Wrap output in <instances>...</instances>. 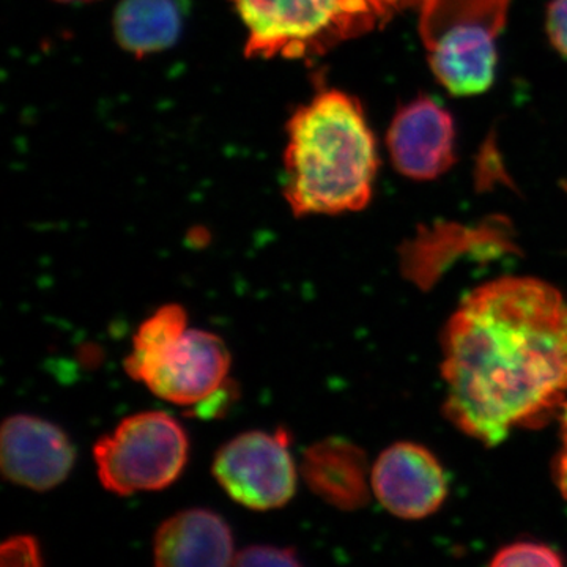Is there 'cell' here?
I'll return each mask as SVG.
<instances>
[{
  "instance_id": "1",
  "label": "cell",
  "mask_w": 567,
  "mask_h": 567,
  "mask_svg": "<svg viewBox=\"0 0 567 567\" xmlns=\"http://www.w3.org/2000/svg\"><path fill=\"white\" fill-rule=\"evenodd\" d=\"M445 415L494 446L567 394V303L550 284L502 278L466 295L443 334Z\"/></svg>"
},
{
  "instance_id": "2",
  "label": "cell",
  "mask_w": 567,
  "mask_h": 567,
  "mask_svg": "<svg viewBox=\"0 0 567 567\" xmlns=\"http://www.w3.org/2000/svg\"><path fill=\"white\" fill-rule=\"evenodd\" d=\"M287 133L284 196L295 216L339 215L369 204L379 159L358 100L319 93L295 112Z\"/></svg>"
},
{
  "instance_id": "3",
  "label": "cell",
  "mask_w": 567,
  "mask_h": 567,
  "mask_svg": "<svg viewBox=\"0 0 567 567\" xmlns=\"http://www.w3.org/2000/svg\"><path fill=\"white\" fill-rule=\"evenodd\" d=\"M240 14L248 58L320 55L385 21L405 0H230Z\"/></svg>"
},
{
  "instance_id": "4",
  "label": "cell",
  "mask_w": 567,
  "mask_h": 567,
  "mask_svg": "<svg viewBox=\"0 0 567 567\" xmlns=\"http://www.w3.org/2000/svg\"><path fill=\"white\" fill-rule=\"evenodd\" d=\"M185 429L164 412L125 417L93 446L96 473L107 492L130 496L169 487L188 461Z\"/></svg>"
},
{
  "instance_id": "5",
  "label": "cell",
  "mask_w": 567,
  "mask_h": 567,
  "mask_svg": "<svg viewBox=\"0 0 567 567\" xmlns=\"http://www.w3.org/2000/svg\"><path fill=\"white\" fill-rule=\"evenodd\" d=\"M290 436L245 432L219 447L212 472L238 505L254 511L286 506L297 492V466L289 451Z\"/></svg>"
},
{
  "instance_id": "6",
  "label": "cell",
  "mask_w": 567,
  "mask_h": 567,
  "mask_svg": "<svg viewBox=\"0 0 567 567\" xmlns=\"http://www.w3.org/2000/svg\"><path fill=\"white\" fill-rule=\"evenodd\" d=\"M230 363L233 358L223 338L210 331L188 330L153 357L128 354L123 368L163 401L196 406L226 385Z\"/></svg>"
},
{
  "instance_id": "7",
  "label": "cell",
  "mask_w": 567,
  "mask_h": 567,
  "mask_svg": "<svg viewBox=\"0 0 567 567\" xmlns=\"http://www.w3.org/2000/svg\"><path fill=\"white\" fill-rule=\"evenodd\" d=\"M76 451L59 425L32 415L7 417L0 432L2 475L35 492L58 487L73 470Z\"/></svg>"
},
{
  "instance_id": "8",
  "label": "cell",
  "mask_w": 567,
  "mask_h": 567,
  "mask_svg": "<svg viewBox=\"0 0 567 567\" xmlns=\"http://www.w3.org/2000/svg\"><path fill=\"white\" fill-rule=\"evenodd\" d=\"M372 492L395 517L424 518L443 505L447 481L434 454L415 443H395L371 470Z\"/></svg>"
},
{
  "instance_id": "9",
  "label": "cell",
  "mask_w": 567,
  "mask_h": 567,
  "mask_svg": "<svg viewBox=\"0 0 567 567\" xmlns=\"http://www.w3.org/2000/svg\"><path fill=\"white\" fill-rule=\"evenodd\" d=\"M456 128L450 112L427 96L405 104L388 132L395 169L415 181H431L454 163Z\"/></svg>"
},
{
  "instance_id": "10",
  "label": "cell",
  "mask_w": 567,
  "mask_h": 567,
  "mask_svg": "<svg viewBox=\"0 0 567 567\" xmlns=\"http://www.w3.org/2000/svg\"><path fill=\"white\" fill-rule=\"evenodd\" d=\"M153 555L155 565L162 567L233 566V532L213 511H181L159 525L153 539Z\"/></svg>"
},
{
  "instance_id": "11",
  "label": "cell",
  "mask_w": 567,
  "mask_h": 567,
  "mask_svg": "<svg viewBox=\"0 0 567 567\" xmlns=\"http://www.w3.org/2000/svg\"><path fill=\"white\" fill-rule=\"evenodd\" d=\"M301 475L328 505L342 511L368 505L372 486L363 450L342 439H327L306 450Z\"/></svg>"
},
{
  "instance_id": "12",
  "label": "cell",
  "mask_w": 567,
  "mask_h": 567,
  "mask_svg": "<svg viewBox=\"0 0 567 567\" xmlns=\"http://www.w3.org/2000/svg\"><path fill=\"white\" fill-rule=\"evenodd\" d=\"M496 37L476 29H457L427 48L435 76L456 95H475L491 87L496 65Z\"/></svg>"
},
{
  "instance_id": "13",
  "label": "cell",
  "mask_w": 567,
  "mask_h": 567,
  "mask_svg": "<svg viewBox=\"0 0 567 567\" xmlns=\"http://www.w3.org/2000/svg\"><path fill=\"white\" fill-rule=\"evenodd\" d=\"M181 29L175 0H122L115 10V39L137 58L173 47Z\"/></svg>"
},
{
  "instance_id": "14",
  "label": "cell",
  "mask_w": 567,
  "mask_h": 567,
  "mask_svg": "<svg viewBox=\"0 0 567 567\" xmlns=\"http://www.w3.org/2000/svg\"><path fill=\"white\" fill-rule=\"evenodd\" d=\"M509 0H417L425 47L457 29H476L498 37Z\"/></svg>"
},
{
  "instance_id": "15",
  "label": "cell",
  "mask_w": 567,
  "mask_h": 567,
  "mask_svg": "<svg viewBox=\"0 0 567 567\" xmlns=\"http://www.w3.org/2000/svg\"><path fill=\"white\" fill-rule=\"evenodd\" d=\"M188 312L177 303L164 305L137 328L133 338L134 358L163 352L188 331Z\"/></svg>"
},
{
  "instance_id": "16",
  "label": "cell",
  "mask_w": 567,
  "mask_h": 567,
  "mask_svg": "<svg viewBox=\"0 0 567 567\" xmlns=\"http://www.w3.org/2000/svg\"><path fill=\"white\" fill-rule=\"evenodd\" d=\"M563 558L554 548L536 543H516L496 551L491 565L494 567L511 566H563Z\"/></svg>"
},
{
  "instance_id": "17",
  "label": "cell",
  "mask_w": 567,
  "mask_h": 567,
  "mask_svg": "<svg viewBox=\"0 0 567 567\" xmlns=\"http://www.w3.org/2000/svg\"><path fill=\"white\" fill-rule=\"evenodd\" d=\"M233 566H301L293 548L251 546L235 554Z\"/></svg>"
},
{
  "instance_id": "18",
  "label": "cell",
  "mask_w": 567,
  "mask_h": 567,
  "mask_svg": "<svg viewBox=\"0 0 567 567\" xmlns=\"http://www.w3.org/2000/svg\"><path fill=\"white\" fill-rule=\"evenodd\" d=\"M2 566H41L40 544L35 537L20 535L10 537L0 548Z\"/></svg>"
},
{
  "instance_id": "19",
  "label": "cell",
  "mask_w": 567,
  "mask_h": 567,
  "mask_svg": "<svg viewBox=\"0 0 567 567\" xmlns=\"http://www.w3.org/2000/svg\"><path fill=\"white\" fill-rule=\"evenodd\" d=\"M547 31L554 47L567 58V0H554L548 7Z\"/></svg>"
},
{
  "instance_id": "20",
  "label": "cell",
  "mask_w": 567,
  "mask_h": 567,
  "mask_svg": "<svg viewBox=\"0 0 567 567\" xmlns=\"http://www.w3.org/2000/svg\"><path fill=\"white\" fill-rule=\"evenodd\" d=\"M559 416H561V450L555 462V480H557L559 492L567 499V401L559 410Z\"/></svg>"
},
{
  "instance_id": "21",
  "label": "cell",
  "mask_w": 567,
  "mask_h": 567,
  "mask_svg": "<svg viewBox=\"0 0 567 567\" xmlns=\"http://www.w3.org/2000/svg\"><path fill=\"white\" fill-rule=\"evenodd\" d=\"M58 2H63V3H76V2L87 3V2H95V0H58Z\"/></svg>"
}]
</instances>
